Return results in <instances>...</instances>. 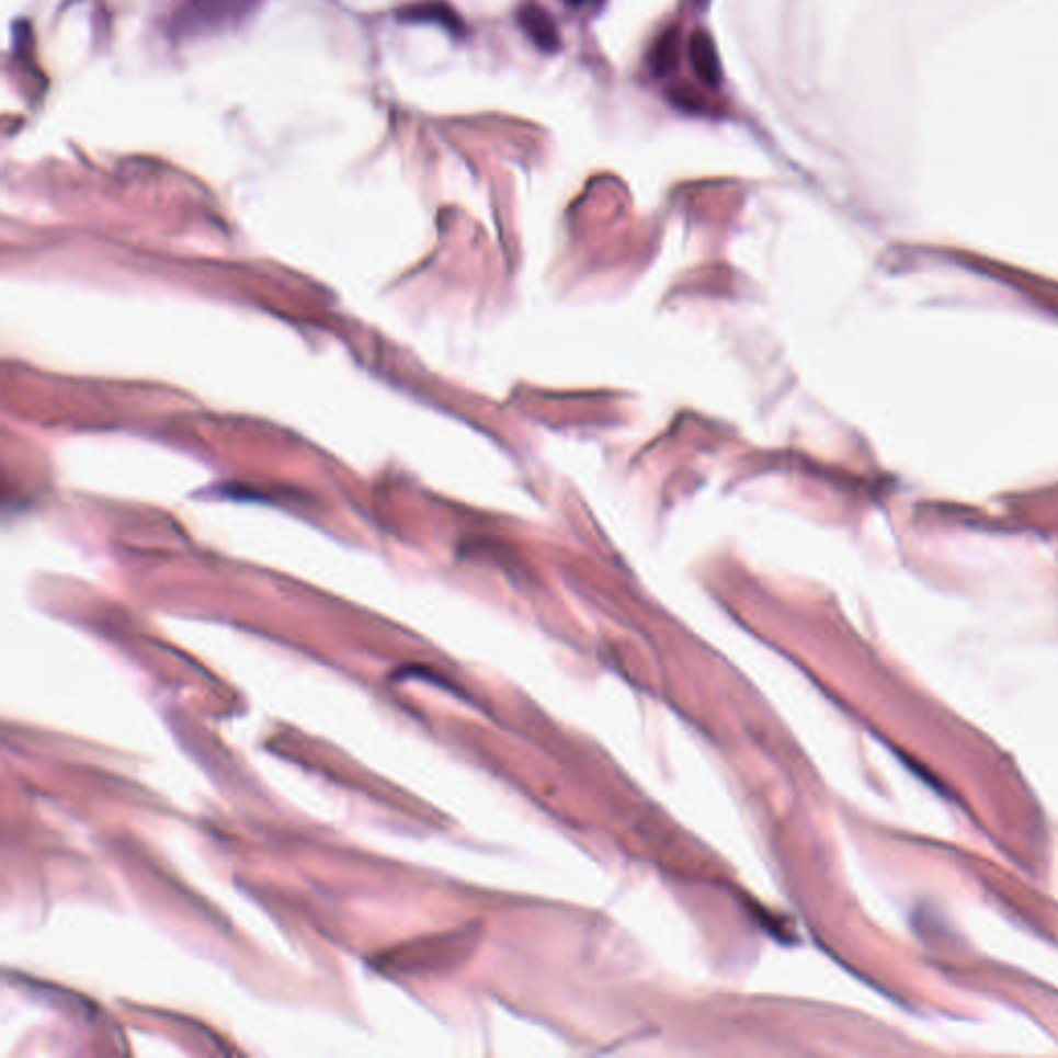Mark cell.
<instances>
[{
  "label": "cell",
  "instance_id": "cell-1",
  "mask_svg": "<svg viewBox=\"0 0 1058 1058\" xmlns=\"http://www.w3.org/2000/svg\"><path fill=\"white\" fill-rule=\"evenodd\" d=\"M259 0H189L172 21V34L180 39L212 36L230 30L251 15Z\"/></svg>",
  "mask_w": 1058,
  "mask_h": 1058
},
{
  "label": "cell",
  "instance_id": "cell-2",
  "mask_svg": "<svg viewBox=\"0 0 1058 1058\" xmlns=\"http://www.w3.org/2000/svg\"><path fill=\"white\" fill-rule=\"evenodd\" d=\"M517 23L525 36L534 42V46L546 53L555 55L560 50V34H558L557 23L550 18L546 9H542L536 2H523L517 11Z\"/></svg>",
  "mask_w": 1058,
  "mask_h": 1058
},
{
  "label": "cell",
  "instance_id": "cell-3",
  "mask_svg": "<svg viewBox=\"0 0 1058 1058\" xmlns=\"http://www.w3.org/2000/svg\"><path fill=\"white\" fill-rule=\"evenodd\" d=\"M689 60L693 71L707 88H718L721 83V60L718 46L709 32L697 30L689 37Z\"/></svg>",
  "mask_w": 1058,
  "mask_h": 1058
},
{
  "label": "cell",
  "instance_id": "cell-4",
  "mask_svg": "<svg viewBox=\"0 0 1058 1058\" xmlns=\"http://www.w3.org/2000/svg\"><path fill=\"white\" fill-rule=\"evenodd\" d=\"M397 19L408 21V23H434V25H441L453 34L464 32V23H462L459 15L448 4L439 2V0L410 4V7H406L397 13Z\"/></svg>",
  "mask_w": 1058,
  "mask_h": 1058
},
{
  "label": "cell",
  "instance_id": "cell-5",
  "mask_svg": "<svg viewBox=\"0 0 1058 1058\" xmlns=\"http://www.w3.org/2000/svg\"><path fill=\"white\" fill-rule=\"evenodd\" d=\"M679 65V30H665L660 37L653 42L649 56H647V67L658 79H664L672 75Z\"/></svg>",
  "mask_w": 1058,
  "mask_h": 1058
},
{
  "label": "cell",
  "instance_id": "cell-6",
  "mask_svg": "<svg viewBox=\"0 0 1058 1058\" xmlns=\"http://www.w3.org/2000/svg\"><path fill=\"white\" fill-rule=\"evenodd\" d=\"M689 2H691L693 7H697V9H705V7L709 4V0H689Z\"/></svg>",
  "mask_w": 1058,
  "mask_h": 1058
},
{
  "label": "cell",
  "instance_id": "cell-7",
  "mask_svg": "<svg viewBox=\"0 0 1058 1058\" xmlns=\"http://www.w3.org/2000/svg\"><path fill=\"white\" fill-rule=\"evenodd\" d=\"M565 2H567V4H573V7H579V4H585V2H590V0H565Z\"/></svg>",
  "mask_w": 1058,
  "mask_h": 1058
}]
</instances>
